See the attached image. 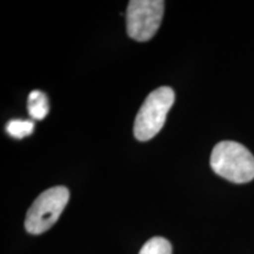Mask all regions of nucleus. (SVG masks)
Listing matches in <instances>:
<instances>
[{"label":"nucleus","mask_w":254,"mask_h":254,"mask_svg":"<svg viewBox=\"0 0 254 254\" xmlns=\"http://www.w3.org/2000/svg\"><path fill=\"white\" fill-rule=\"evenodd\" d=\"M69 199V190L64 186L46 190L28 209L25 228L31 234H41L50 230L58 220Z\"/></svg>","instance_id":"3"},{"label":"nucleus","mask_w":254,"mask_h":254,"mask_svg":"<svg viewBox=\"0 0 254 254\" xmlns=\"http://www.w3.org/2000/svg\"><path fill=\"white\" fill-rule=\"evenodd\" d=\"M161 0H132L126 13L127 34L136 41H147L154 37L164 15Z\"/></svg>","instance_id":"4"},{"label":"nucleus","mask_w":254,"mask_h":254,"mask_svg":"<svg viewBox=\"0 0 254 254\" xmlns=\"http://www.w3.org/2000/svg\"><path fill=\"white\" fill-rule=\"evenodd\" d=\"M27 109L31 118L36 120L45 118L50 112V105L46 94L38 90L32 91L28 95Z\"/></svg>","instance_id":"5"},{"label":"nucleus","mask_w":254,"mask_h":254,"mask_svg":"<svg viewBox=\"0 0 254 254\" xmlns=\"http://www.w3.org/2000/svg\"><path fill=\"white\" fill-rule=\"evenodd\" d=\"M211 167L218 176L236 184L254 179V157L244 145L236 141H221L211 153Z\"/></svg>","instance_id":"1"},{"label":"nucleus","mask_w":254,"mask_h":254,"mask_svg":"<svg viewBox=\"0 0 254 254\" xmlns=\"http://www.w3.org/2000/svg\"><path fill=\"white\" fill-rule=\"evenodd\" d=\"M174 94L171 87H159L147 95L136 114L133 132L139 141H147L160 132L166 117L174 104Z\"/></svg>","instance_id":"2"},{"label":"nucleus","mask_w":254,"mask_h":254,"mask_svg":"<svg viewBox=\"0 0 254 254\" xmlns=\"http://www.w3.org/2000/svg\"><path fill=\"white\" fill-rule=\"evenodd\" d=\"M139 254H172V245L165 238H152L141 247Z\"/></svg>","instance_id":"7"},{"label":"nucleus","mask_w":254,"mask_h":254,"mask_svg":"<svg viewBox=\"0 0 254 254\" xmlns=\"http://www.w3.org/2000/svg\"><path fill=\"white\" fill-rule=\"evenodd\" d=\"M34 131V123L32 120H21L13 119L9 120L6 125V132L13 138L21 139L24 136L32 134Z\"/></svg>","instance_id":"6"}]
</instances>
